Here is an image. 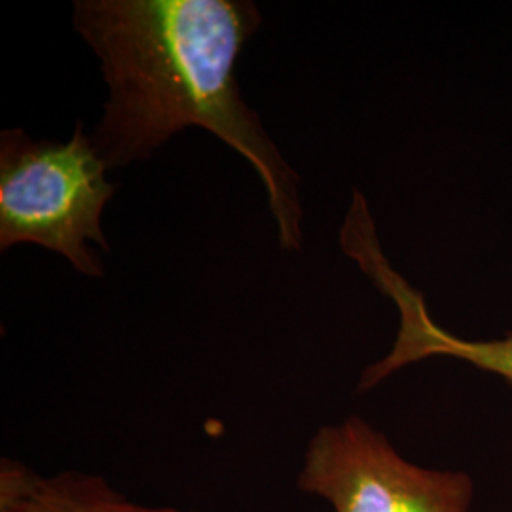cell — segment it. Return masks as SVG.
<instances>
[{
	"label": "cell",
	"mask_w": 512,
	"mask_h": 512,
	"mask_svg": "<svg viewBox=\"0 0 512 512\" xmlns=\"http://www.w3.org/2000/svg\"><path fill=\"white\" fill-rule=\"evenodd\" d=\"M74 29L110 97L93 133L109 169L148 160L175 133H215L255 167L279 245L302 249L300 179L239 92L236 63L262 23L249 0H76Z\"/></svg>",
	"instance_id": "1"
},
{
	"label": "cell",
	"mask_w": 512,
	"mask_h": 512,
	"mask_svg": "<svg viewBox=\"0 0 512 512\" xmlns=\"http://www.w3.org/2000/svg\"><path fill=\"white\" fill-rule=\"evenodd\" d=\"M107 164L82 124L67 143L33 141L21 129L0 133V249L37 243L65 256L82 274L101 277L103 266L86 241L109 251L101 228L114 196Z\"/></svg>",
	"instance_id": "2"
},
{
	"label": "cell",
	"mask_w": 512,
	"mask_h": 512,
	"mask_svg": "<svg viewBox=\"0 0 512 512\" xmlns=\"http://www.w3.org/2000/svg\"><path fill=\"white\" fill-rule=\"evenodd\" d=\"M296 488L334 512H469L473 501L469 475L410 463L357 416L311 437Z\"/></svg>",
	"instance_id": "3"
},
{
	"label": "cell",
	"mask_w": 512,
	"mask_h": 512,
	"mask_svg": "<svg viewBox=\"0 0 512 512\" xmlns=\"http://www.w3.org/2000/svg\"><path fill=\"white\" fill-rule=\"evenodd\" d=\"M340 243L368 279L389 296L399 310V332L393 349L376 365L368 366L359 391L372 389L403 366L431 357L458 359L505 380L512 389V330L495 340H465L442 329L429 313L423 294L399 274L382 253L376 226L366 207L351 209L344 222Z\"/></svg>",
	"instance_id": "4"
},
{
	"label": "cell",
	"mask_w": 512,
	"mask_h": 512,
	"mask_svg": "<svg viewBox=\"0 0 512 512\" xmlns=\"http://www.w3.org/2000/svg\"><path fill=\"white\" fill-rule=\"evenodd\" d=\"M0 512H196L152 507L82 471L42 475L12 458L0 461Z\"/></svg>",
	"instance_id": "5"
}]
</instances>
